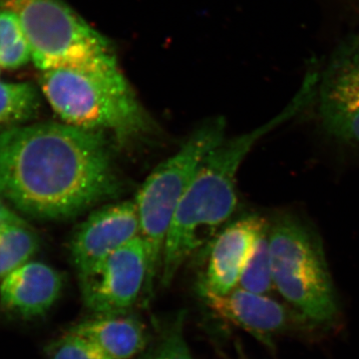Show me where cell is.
Here are the masks:
<instances>
[{
  "mask_svg": "<svg viewBox=\"0 0 359 359\" xmlns=\"http://www.w3.org/2000/svg\"><path fill=\"white\" fill-rule=\"evenodd\" d=\"M117 185L101 132L52 122L0 133V197L32 218H73Z\"/></svg>",
  "mask_w": 359,
  "mask_h": 359,
  "instance_id": "6da1fadb",
  "label": "cell"
},
{
  "mask_svg": "<svg viewBox=\"0 0 359 359\" xmlns=\"http://www.w3.org/2000/svg\"><path fill=\"white\" fill-rule=\"evenodd\" d=\"M139 233L138 212L132 201L92 212L71 241L70 256L77 275L88 273L115 250L139 237Z\"/></svg>",
  "mask_w": 359,
  "mask_h": 359,
  "instance_id": "9c48e42d",
  "label": "cell"
},
{
  "mask_svg": "<svg viewBox=\"0 0 359 359\" xmlns=\"http://www.w3.org/2000/svg\"><path fill=\"white\" fill-rule=\"evenodd\" d=\"M266 231V222L257 215L226 226L212 243L200 290L224 295L238 287L255 245Z\"/></svg>",
  "mask_w": 359,
  "mask_h": 359,
  "instance_id": "8fae6325",
  "label": "cell"
},
{
  "mask_svg": "<svg viewBox=\"0 0 359 359\" xmlns=\"http://www.w3.org/2000/svg\"><path fill=\"white\" fill-rule=\"evenodd\" d=\"M226 121L209 120L196 130L180 150L156 168L144 182L136 200L140 233L145 245L148 273L145 290L152 294L162 268L165 243L175 214L191 180L205 156L224 140Z\"/></svg>",
  "mask_w": 359,
  "mask_h": 359,
  "instance_id": "5b68a950",
  "label": "cell"
},
{
  "mask_svg": "<svg viewBox=\"0 0 359 359\" xmlns=\"http://www.w3.org/2000/svg\"><path fill=\"white\" fill-rule=\"evenodd\" d=\"M147 273L145 245L137 237L78 276L85 306L94 316L128 313L145 289Z\"/></svg>",
  "mask_w": 359,
  "mask_h": 359,
  "instance_id": "52a82bcc",
  "label": "cell"
},
{
  "mask_svg": "<svg viewBox=\"0 0 359 359\" xmlns=\"http://www.w3.org/2000/svg\"><path fill=\"white\" fill-rule=\"evenodd\" d=\"M62 290L59 271L48 264L29 262L1 280L0 304L8 313L32 320L50 311Z\"/></svg>",
  "mask_w": 359,
  "mask_h": 359,
  "instance_id": "7c38bea8",
  "label": "cell"
},
{
  "mask_svg": "<svg viewBox=\"0 0 359 359\" xmlns=\"http://www.w3.org/2000/svg\"><path fill=\"white\" fill-rule=\"evenodd\" d=\"M98 347L111 359H131L148 344L145 325L128 313L95 316L69 328Z\"/></svg>",
  "mask_w": 359,
  "mask_h": 359,
  "instance_id": "4fadbf2b",
  "label": "cell"
},
{
  "mask_svg": "<svg viewBox=\"0 0 359 359\" xmlns=\"http://www.w3.org/2000/svg\"><path fill=\"white\" fill-rule=\"evenodd\" d=\"M39 249V238L25 219L0 226V280L29 263Z\"/></svg>",
  "mask_w": 359,
  "mask_h": 359,
  "instance_id": "9a60e30c",
  "label": "cell"
},
{
  "mask_svg": "<svg viewBox=\"0 0 359 359\" xmlns=\"http://www.w3.org/2000/svg\"><path fill=\"white\" fill-rule=\"evenodd\" d=\"M185 311H179L161 327L154 359H194L184 335Z\"/></svg>",
  "mask_w": 359,
  "mask_h": 359,
  "instance_id": "ac0fdd59",
  "label": "cell"
},
{
  "mask_svg": "<svg viewBox=\"0 0 359 359\" xmlns=\"http://www.w3.org/2000/svg\"><path fill=\"white\" fill-rule=\"evenodd\" d=\"M200 294L212 316L242 328L264 346H273L276 335L285 332L294 320L289 309L276 299L238 287L224 295L201 290Z\"/></svg>",
  "mask_w": 359,
  "mask_h": 359,
  "instance_id": "30bf717a",
  "label": "cell"
},
{
  "mask_svg": "<svg viewBox=\"0 0 359 359\" xmlns=\"http://www.w3.org/2000/svg\"><path fill=\"white\" fill-rule=\"evenodd\" d=\"M308 106L297 94L285 109L257 128L212 149L191 180L168 233L160 280L171 283L182 264L228 221L237 207L236 180L241 164L255 144Z\"/></svg>",
  "mask_w": 359,
  "mask_h": 359,
  "instance_id": "7a4b0ae2",
  "label": "cell"
},
{
  "mask_svg": "<svg viewBox=\"0 0 359 359\" xmlns=\"http://www.w3.org/2000/svg\"><path fill=\"white\" fill-rule=\"evenodd\" d=\"M32 60V50L18 16L0 9V68L18 69Z\"/></svg>",
  "mask_w": 359,
  "mask_h": 359,
  "instance_id": "2e32d148",
  "label": "cell"
},
{
  "mask_svg": "<svg viewBox=\"0 0 359 359\" xmlns=\"http://www.w3.org/2000/svg\"><path fill=\"white\" fill-rule=\"evenodd\" d=\"M40 106L39 90L32 83L0 81V133L36 118Z\"/></svg>",
  "mask_w": 359,
  "mask_h": 359,
  "instance_id": "5bb4252c",
  "label": "cell"
},
{
  "mask_svg": "<svg viewBox=\"0 0 359 359\" xmlns=\"http://www.w3.org/2000/svg\"><path fill=\"white\" fill-rule=\"evenodd\" d=\"M18 16L40 71L120 69L112 46L62 0H0Z\"/></svg>",
  "mask_w": 359,
  "mask_h": 359,
  "instance_id": "277c9868",
  "label": "cell"
},
{
  "mask_svg": "<svg viewBox=\"0 0 359 359\" xmlns=\"http://www.w3.org/2000/svg\"><path fill=\"white\" fill-rule=\"evenodd\" d=\"M39 82L45 98L65 124L89 131L105 130L119 141L150 128L147 114L120 69L42 71Z\"/></svg>",
  "mask_w": 359,
  "mask_h": 359,
  "instance_id": "3957f363",
  "label": "cell"
},
{
  "mask_svg": "<svg viewBox=\"0 0 359 359\" xmlns=\"http://www.w3.org/2000/svg\"><path fill=\"white\" fill-rule=\"evenodd\" d=\"M269 240L273 285L304 320L325 325L339 308L323 245L299 219L283 216Z\"/></svg>",
  "mask_w": 359,
  "mask_h": 359,
  "instance_id": "8992f818",
  "label": "cell"
},
{
  "mask_svg": "<svg viewBox=\"0 0 359 359\" xmlns=\"http://www.w3.org/2000/svg\"><path fill=\"white\" fill-rule=\"evenodd\" d=\"M48 359H111L89 340L68 330L46 348Z\"/></svg>",
  "mask_w": 359,
  "mask_h": 359,
  "instance_id": "d6986e66",
  "label": "cell"
},
{
  "mask_svg": "<svg viewBox=\"0 0 359 359\" xmlns=\"http://www.w3.org/2000/svg\"><path fill=\"white\" fill-rule=\"evenodd\" d=\"M138 359H154V346L151 347L150 349L141 354Z\"/></svg>",
  "mask_w": 359,
  "mask_h": 359,
  "instance_id": "44dd1931",
  "label": "cell"
},
{
  "mask_svg": "<svg viewBox=\"0 0 359 359\" xmlns=\"http://www.w3.org/2000/svg\"><path fill=\"white\" fill-rule=\"evenodd\" d=\"M318 93L321 122L328 133L359 144V36L335 49L320 73Z\"/></svg>",
  "mask_w": 359,
  "mask_h": 359,
  "instance_id": "ba28073f",
  "label": "cell"
},
{
  "mask_svg": "<svg viewBox=\"0 0 359 359\" xmlns=\"http://www.w3.org/2000/svg\"><path fill=\"white\" fill-rule=\"evenodd\" d=\"M23 221L15 212L7 205L4 200L0 197V226L11 223H18Z\"/></svg>",
  "mask_w": 359,
  "mask_h": 359,
  "instance_id": "ffe728a7",
  "label": "cell"
},
{
  "mask_svg": "<svg viewBox=\"0 0 359 359\" xmlns=\"http://www.w3.org/2000/svg\"><path fill=\"white\" fill-rule=\"evenodd\" d=\"M275 285L271 273L269 240L266 231L255 245L249 262L241 276L238 287L255 294H266Z\"/></svg>",
  "mask_w": 359,
  "mask_h": 359,
  "instance_id": "e0dca14e",
  "label": "cell"
}]
</instances>
